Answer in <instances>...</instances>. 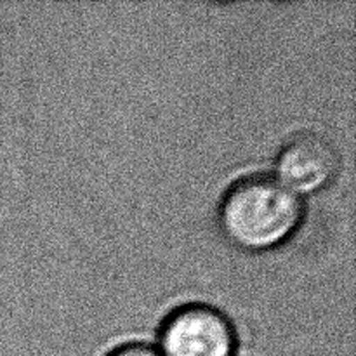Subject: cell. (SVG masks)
Segmentation results:
<instances>
[{
	"mask_svg": "<svg viewBox=\"0 0 356 356\" xmlns=\"http://www.w3.org/2000/svg\"><path fill=\"white\" fill-rule=\"evenodd\" d=\"M302 219L301 198L271 176L236 181L219 207V225L233 245L264 252L287 242Z\"/></svg>",
	"mask_w": 356,
	"mask_h": 356,
	"instance_id": "6da1fadb",
	"label": "cell"
},
{
	"mask_svg": "<svg viewBox=\"0 0 356 356\" xmlns=\"http://www.w3.org/2000/svg\"><path fill=\"white\" fill-rule=\"evenodd\" d=\"M235 348V330L229 320L207 305L176 309L160 330L162 356H233Z\"/></svg>",
	"mask_w": 356,
	"mask_h": 356,
	"instance_id": "7a4b0ae2",
	"label": "cell"
},
{
	"mask_svg": "<svg viewBox=\"0 0 356 356\" xmlns=\"http://www.w3.org/2000/svg\"><path fill=\"white\" fill-rule=\"evenodd\" d=\"M339 167V153L332 143L318 134H299L278 153L277 179L299 197L329 186Z\"/></svg>",
	"mask_w": 356,
	"mask_h": 356,
	"instance_id": "3957f363",
	"label": "cell"
},
{
	"mask_svg": "<svg viewBox=\"0 0 356 356\" xmlns=\"http://www.w3.org/2000/svg\"><path fill=\"white\" fill-rule=\"evenodd\" d=\"M108 356H162L156 350L146 346V344H127V346H122L118 350H115L113 353Z\"/></svg>",
	"mask_w": 356,
	"mask_h": 356,
	"instance_id": "277c9868",
	"label": "cell"
}]
</instances>
